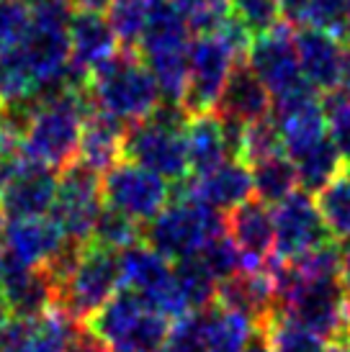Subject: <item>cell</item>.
<instances>
[{
    "label": "cell",
    "instance_id": "obj_1",
    "mask_svg": "<svg viewBox=\"0 0 350 352\" xmlns=\"http://www.w3.org/2000/svg\"><path fill=\"white\" fill-rule=\"evenodd\" d=\"M88 98L93 111L132 126L145 121L160 106L163 96L142 54L136 50H121L88 78Z\"/></svg>",
    "mask_w": 350,
    "mask_h": 352
},
{
    "label": "cell",
    "instance_id": "obj_2",
    "mask_svg": "<svg viewBox=\"0 0 350 352\" xmlns=\"http://www.w3.org/2000/svg\"><path fill=\"white\" fill-rule=\"evenodd\" d=\"M227 232V219L212 206L188 196L181 183H173L170 204L142 226V242L165 260L181 263L196 257L214 236Z\"/></svg>",
    "mask_w": 350,
    "mask_h": 352
},
{
    "label": "cell",
    "instance_id": "obj_3",
    "mask_svg": "<svg viewBox=\"0 0 350 352\" xmlns=\"http://www.w3.org/2000/svg\"><path fill=\"white\" fill-rule=\"evenodd\" d=\"M90 111L93 106L88 98V90L44 100L21 139L23 157L54 170H65L72 165L78 160L83 126Z\"/></svg>",
    "mask_w": 350,
    "mask_h": 352
},
{
    "label": "cell",
    "instance_id": "obj_4",
    "mask_svg": "<svg viewBox=\"0 0 350 352\" xmlns=\"http://www.w3.org/2000/svg\"><path fill=\"white\" fill-rule=\"evenodd\" d=\"M124 288L119 252L88 242L75 270L57 291V306L72 322L85 324Z\"/></svg>",
    "mask_w": 350,
    "mask_h": 352
},
{
    "label": "cell",
    "instance_id": "obj_5",
    "mask_svg": "<svg viewBox=\"0 0 350 352\" xmlns=\"http://www.w3.org/2000/svg\"><path fill=\"white\" fill-rule=\"evenodd\" d=\"M281 311L296 324L314 332L322 342H345L350 337V298L340 283V275L302 278Z\"/></svg>",
    "mask_w": 350,
    "mask_h": 352
},
{
    "label": "cell",
    "instance_id": "obj_6",
    "mask_svg": "<svg viewBox=\"0 0 350 352\" xmlns=\"http://www.w3.org/2000/svg\"><path fill=\"white\" fill-rule=\"evenodd\" d=\"M103 206L106 204H103V175L101 173L83 165L80 160L59 170L57 198H54L49 216L57 221L65 239L88 245Z\"/></svg>",
    "mask_w": 350,
    "mask_h": 352
},
{
    "label": "cell",
    "instance_id": "obj_7",
    "mask_svg": "<svg viewBox=\"0 0 350 352\" xmlns=\"http://www.w3.org/2000/svg\"><path fill=\"white\" fill-rule=\"evenodd\" d=\"M124 160L165 177L167 183H181L191 170L185 149V126L163 124L152 116L136 121L127 126Z\"/></svg>",
    "mask_w": 350,
    "mask_h": 352
},
{
    "label": "cell",
    "instance_id": "obj_8",
    "mask_svg": "<svg viewBox=\"0 0 350 352\" xmlns=\"http://www.w3.org/2000/svg\"><path fill=\"white\" fill-rule=\"evenodd\" d=\"M240 52L229 41L212 34V36H196L188 50V85L181 103L191 116L209 113L216 108L227 80L237 65Z\"/></svg>",
    "mask_w": 350,
    "mask_h": 352
},
{
    "label": "cell",
    "instance_id": "obj_9",
    "mask_svg": "<svg viewBox=\"0 0 350 352\" xmlns=\"http://www.w3.org/2000/svg\"><path fill=\"white\" fill-rule=\"evenodd\" d=\"M173 186L165 177L121 160L103 175V204L145 226L170 204Z\"/></svg>",
    "mask_w": 350,
    "mask_h": 352
},
{
    "label": "cell",
    "instance_id": "obj_10",
    "mask_svg": "<svg viewBox=\"0 0 350 352\" xmlns=\"http://www.w3.org/2000/svg\"><path fill=\"white\" fill-rule=\"evenodd\" d=\"M273 221H276L273 260L278 263L299 260L311 250H320L332 242V232L322 219L317 201L304 190H296L294 196L276 206Z\"/></svg>",
    "mask_w": 350,
    "mask_h": 352
},
{
    "label": "cell",
    "instance_id": "obj_11",
    "mask_svg": "<svg viewBox=\"0 0 350 352\" xmlns=\"http://www.w3.org/2000/svg\"><path fill=\"white\" fill-rule=\"evenodd\" d=\"M247 65L273 98L307 85L296 52V29L291 23H281L271 34L253 39L247 50Z\"/></svg>",
    "mask_w": 350,
    "mask_h": 352
},
{
    "label": "cell",
    "instance_id": "obj_12",
    "mask_svg": "<svg viewBox=\"0 0 350 352\" xmlns=\"http://www.w3.org/2000/svg\"><path fill=\"white\" fill-rule=\"evenodd\" d=\"M0 285L8 298L10 316L39 322L57 306V285L44 267H34L0 250Z\"/></svg>",
    "mask_w": 350,
    "mask_h": 352
},
{
    "label": "cell",
    "instance_id": "obj_13",
    "mask_svg": "<svg viewBox=\"0 0 350 352\" xmlns=\"http://www.w3.org/2000/svg\"><path fill=\"white\" fill-rule=\"evenodd\" d=\"M57 186L59 170L34 162V160H23L19 173L0 193V206L8 216V221L49 216L54 198H57Z\"/></svg>",
    "mask_w": 350,
    "mask_h": 352
},
{
    "label": "cell",
    "instance_id": "obj_14",
    "mask_svg": "<svg viewBox=\"0 0 350 352\" xmlns=\"http://www.w3.org/2000/svg\"><path fill=\"white\" fill-rule=\"evenodd\" d=\"M227 234L232 236L237 250L243 252L247 273L268 267V257L276 247V221L271 206L260 204L258 198L237 206L227 214Z\"/></svg>",
    "mask_w": 350,
    "mask_h": 352
},
{
    "label": "cell",
    "instance_id": "obj_15",
    "mask_svg": "<svg viewBox=\"0 0 350 352\" xmlns=\"http://www.w3.org/2000/svg\"><path fill=\"white\" fill-rule=\"evenodd\" d=\"M188 196L198 198L201 204L212 206L214 211H234L237 206L250 201L255 196L253 173L250 165L243 160H227L219 167H214L206 175H196V180H181Z\"/></svg>",
    "mask_w": 350,
    "mask_h": 352
},
{
    "label": "cell",
    "instance_id": "obj_16",
    "mask_svg": "<svg viewBox=\"0 0 350 352\" xmlns=\"http://www.w3.org/2000/svg\"><path fill=\"white\" fill-rule=\"evenodd\" d=\"M68 36L70 62L78 69H83L88 78L121 52V44H119L108 19L96 10H75L70 19Z\"/></svg>",
    "mask_w": 350,
    "mask_h": 352
},
{
    "label": "cell",
    "instance_id": "obj_17",
    "mask_svg": "<svg viewBox=\"0 0 350 352\" xmlns=\"http://www.w3.org/2000/svg\"><path fill=\"white\" fill-rule=\"evenodd\" d=\"M296 52L302 62L304 80L314 90H322L325 96L338 90L342 72V59L348 47L325 29H299L296 31Z\"/></svg>",
    "mask_w": 350,
    "mask_h": 352
},
{
    "label": "cell",
    "instance_id": "obj_18",
    "mask_svg": "<svg viewBox=\"0 0 350 352\" xmlns=\"http://www.w3.org/2000/svg\"><path fill=\"white\" fill-rule=\"evenodd\" d=\"M271 106L273 96L260 82V78L253 72V67L247 65V59H237L222 96L216 100L214 113L227 118V121L250 126L255 121L271 116Z\"/></svg>",
    "mask_w": 350,
    "mask_h": 352
},
{
    "label": "cell",
    "instance_id": "obj_19",
    "mask_svg": "<svg viewBox=\"0 0 350 352\" xmlns=\"http://www.w3.org/2000/svg\"><path fill=\"white\" fill-rule=\"evenodd\" d=\"M214 303H219L222 309H229L234 314H243L245 319H250L258 329H262L265 322L273 316V311L278 309L268 267L255 270V273L243 270L240 275L219 283L216 285Z\"/></svg>",
    "mask_w": 350,
    "mask_h": 352
},
{
    "label": "cell",
    "instance_id": "obj_20",
    "mask_svg": "<svg viewBox=\"0 0 350 352\" xmlns=\"http://www.w3.org/2000/svg\"><path fill=\"white\" fill-rule=\"evenodd\" d=\"M65 245V234L52 216L37 219H13L6 226L3 250L13 254L16 260L34 267L47 265V260Z\"/></svg>",
    "mask_w": 350,
    "mask_h": 352
},
{
    "label": "cell",
    "instance_id": "obj_21",
    "mask_svg": "<svg viewBox=\"0 0 350 352\" xmlns=\"http://www.w3.org/2000/svg\"><path fill=\"white\" fill-rule=\"evenodd\" d=\"M124 137H127L124 124H119L116 118L101 111H90L83 126L78 160L101 175H106L111 167L124 160Z\"/></svg>",
    "mask_w": 350,
    "mask_h": 352
},
{
    "label": "cell",
    "instance_id": "obj_22",
    "mask_svg": "<svg viewBox=\"0 0 350 352\" xmlns=\"http://www.w3.org/2000/svg\"><path fill=\"white\" fill-rule=\"evenodd\" d=\"M185 149H188V165H191L194 175H206L222 162L232 160L224 121L216 116L214 111L188 118Z\"/></svg>",
    "mask_w": 350,
    "mask_h": 352
},
{
    "label": "cell",
    "instance_id": "obj_23",
    "mask_svg": "<svg viewBox=\"0 0 350 352\" xmlns=\"http://www.w3.org/2000/svg\"><path fill=\"white\" fill-rule=\"evenodd\" d=\"M291 157L294 167H296V177L304 193H320L322 188H327L345 170V160L338 152L335 142L330 139V134L314 139L304 147L286 152Z\"/></svg>",
    "mask_w": 350,
    "mask_h": 352
},
{
    "label": "cell",
    "instance_id": "obj_24",
    "mask_svg": "<svg viewBox=\"0 0 350 352\" xmlns=\"http://www.w3.org/2000/svg\"><path fill=\"white\" fill-rule=\"evenodd\" d=\"M119 265H121V283L124 288H132L142 294L150 301L155 294L163 291V285L170 280L173 265L160 252H155L147 242H136L119 252Z\"/></svg>",
    "mask_w": 350,
    "mask_h": 352
},
{
    "label": "cell",
    "instance_id": "obj_25",
    "mask_svg": "<svg viewBox=\"0 0 350 352\" xmlns=\"http://www.w3.org/2000/svg\"><path fill=\"white\" fill-rule=\"evenodd\" d=\"M258 327L243 314L222 309L219 303L204 309V342L206 352H245Z\"/></svg>",
    "mask_w": 350,
    "mask_h": 352
},
{
    "label": "cell",
    "instance_id": "obj_26",
    "mask_svg": "<svg viewBox=\"0 0 350 352\" xmlns=\"http://www.w3.org/2000/svg\"><path fill=\"white\" fill-rule=\"evenodd\" d=\"M253 173V188L255 198L265 206H278L289 196L299 190V177H296V167H294L291 157L281 152V155L265 157L260 162L250 165Z\"/></svg>",
    "mask_w": 350,
    "mask_h": 352
},
{
    "label": "cell",
    "instance_id": "obj_27",
    "mask_svg": "<svg viewBox=\"0 0 350 352\" xmlns=\"http://www.w3.org/2000/svg\"><path fill=\"white\" fill-rule=\"evenodd\" d=\"M350 0H283V13L294 29H325L340 34Z\"/></svg>",
    "mask_w": 350,
    "mask_h": 352
},
{
    "label": "cell",
    "instance_id": "obj_28",
    "mask_svg": "<svg viewBox=\"0 0 350 352\" xmlns=\"http://www.w3.org/2000/svg\"><path fill=\"white\" fill-rule=\"evenodd\" d=\"M170 334V319L157 309H145L132 327L111 344V352H160Z\"/></svg>",
    "mask_w": 350,
    "mask_h": 352
},
{
    "label": "cell",
    "instance_id": "obj_29",
    "mask_svg": "<svg viewBox=\"0 0 350 352\" xmlns=\"http://www.w3.org/2000/svg\"><path fill=\"white\" fill-rule=\"evenodd\" d=\"M155 0H114L106 10V19L116 34L121 50H136L150 23V10Z\"/></svg>",
    "mask_w": 350,
    "mask_h": 352
},
{
    "label": "cell",
    "instance_id": "obj_30",
    "mask_svg": "<svg viewBox=\"0 0 350 352\" xmlns=\"http://www.w3.org/2000/svg\"><path fill=\"white\" fill-rule=\"evenodd\" d=\"M317 208L332 236L350 239V167L317 193Z\"/></svg>",
    "mask_w": 350,
    "mask_h": 352
},
{
    "label": "cell",
    "instance_id": "obj_31",
    "mask_svg": "<svg viewBox=\"0 0 350 352\" xmlns=\"http://www.w3.org/2000/svg\"><path fill=\"white\" fill-rule=\"evenodd\" d=\"M268 340L271 352H320L322 340L307 327L296 324L291 316H286L281 309H276L273 316L260 329Z\"/></svg>",
    "mask_w": 350,
    "mask_h": 352
},
{
    "label": "cell",
    "instance_id": "obj_32",
    "mask_svg": "<svg viewBox=\"0 0 350 352\" xmlns=\"http://www.w3.org/2000/svg\"><path fill=\"white\" fill-rule=\"evenodd\" d=\"M229 16L243 26L253 39L271 34L286 23L283 0H229Z\"/></svg>",
    "mask_w": 350,
    "mask_h": 352
},
{
    "label": "cell",
    "instance_id": "obj_33",
    "mask_svg": "<svg viewBox=\"0 0 350 352\" xmlns=\"http://www.w3.org/2000/svg\"><path fill=\"white\" fill-rule=\"evenodd\" d=\"M90 242L106 247V250H114V252H121V250L142 242V224H136L134 219L124 216L116 208L103 206L96 219V226H93Z\"/></svg>",
    "mask_w": 350,
    "mask_h": 352
},
{
    "label": "cell",
    "instance_id": "obj_34",
    "mask_svg": "<svg viewBox=\"0 0 350 352\" xmlns=\"http://www.w3.org/2000/svg\"><path fill=\"white\" fill-rule=\"evenodd\" d=\"M198 257H201V263L206 265V270L212 273L216 283H224V280H229V278H234V275H240L245 270L243 252L237 250V245H234L232 236L227 234V232L214 236L198 252Z\"/></svg>",
    "mask_w": 350,
    "mask_h": 352
},
{
    "label": "cell",
    "instance_id": "obj_35",
    "mask_svg": "<svg viewBox=\"0 0 350 352\" xmlns=\"http://www.w3.org/2000/svg\"><path fill=\"white\" fill-rule=\"evenodd\" d=\"M281 152H286L283 137L271 116H265V118H260V121L250 124V126H245L243 155H240L243 162L253 165V162H260L265 157L281 155Z\"/></svg>",
    "mask_w": 350,
    "mask_h": 352
},
{
    "label": "cell",
    "instance_id": "obj_36",
    "mask_svg": "<svg viewBox=\"0 0 350 352\" xmlns=\"http://www.w3.org/2000/svg\"><path fill=\"white\" fill-rule=\"evenodd\" d=\"M325 116H327V134L350 167V93L332 90L322 98Z\"/></svg>",
    "mask_w": 350,
    "mask_h": 352
},
{
    "label": "cell",
    "instance_id": "obj_37",
    "mask_svg": "<svg viewBox=\"0 0 350 352\" xmlns=\"http://www.w3.org/2000/svg\"><path fill=\"white\" fill-rule=\"evenodd\" d=\"M75 324L80 322H72L68 314L52 309L44 319L34 324V337L26 352H68V337Z\"/></svg>",
    "mask_w": 350,
    "mask_h": 352
},
{
    "label": "cell",
    "instance_id": "obj_38",
    "mask_svg": "<svg viewBox=\"0 0 350 352\" xmlns=\"http://www.w3.org/2000/svg\"><path fill=\"white\" fill-rule=\"evenodd\" d=\"M34 13L23 0H0V52L16 50L26 39Z\"/></svg>",
    "mask_w": 350,
    "mask_h": 352
},
{
    "label": "cell",
    "instance_id": "obj_39",
    "mask_svg": "<svg viewBox=\"0 0 350 352\" xmlns=\"http://www.w3.org/2000/svg\"><path fill=\"white\" fill-rule=\"evenodd\" d=\"M160 352H206L204 342V311L188 314L170 327Z\"/></svg>",
    "mask_w": 350,
    "mask_h": 352
},
{
    "label": "cell",
    "instance_id": "obj_40",
    "mask_svg": "<svg viewBox=\"0 0 350 352\" xmlns=\"http://www.w3.org/2000/svg\"><path fill=\"white\" fill-rule=\"evenodd\" d=\"M34 324L26 319L10 316L8 322L0 324V352H26L34 337Z\"/></svg>",
    "mask_w": 350,
    "mask_h": 352
},
{
    "label": "cell",
    "instance_id": "obj_41",
    "mask_svg": "<svg viewBox=\"0 0 350 352\" xmlns=\"http://www.w3.org/2000/svg\"><path fill=\"white\" fill-rule=\"evenodd\" d=\"M68 352H111L103 337H98L88 324H75L68 337Z\"/></svg>",
    "mask_w": 350,
    "mask_h": 352
},
{
    "label": "cell",
    "instance_id": "obj_42",
    "mask_svg": "<svg viewBox=\"0 0 350 352\" xmlns=\"http://www.w3.org/2000/svg\"><path fill=\"white\" fill-rule=\"evenodd\" d=\"M340 283L350 298V239H342L340 245Z\"/></svg>",
    "mask_w": 350,
    "mask_h": 352
},
{
    "label": "cell",
    "instance_id": "obj_43",
    "mask_svg": "<svg viewBox=\"0 0 350 352\" xmlns=\"http://www.w3.org/2000/svg\"><path fill=\"white\" fill-rule=\"evenodd\" d=\"M114 0H70V6L75 10H96V13H103L108 10Z\"/></svg>",
    "mask_w": 350,
    "mask_h": 352
},
{
    "label": "cell",
    "instance_id": "obj_44",
    "mask_svg": "<svg viewBox=\"0 0 350 352\" xmlns=\"http://www.w3.org/2000/svg\"><path fill=\"white\" fill-rule=\"evenodd\" d=\"M245 352H271V347H268V340H265V334L258 329L255 332V337L250 340V344L245 347Z\"/></svg>",
    "mask_w": 350,
    "mask_h": 352
},
{
    "label": "cell",
    "instance_id": "obj_45",
    "mask_svg": "<svg viewBox=\"0 0 350 352\" xmlns=\"http://www.w3.org/2000/svg\"><path fill=\"white\" fill-rule=\"evenodd\" d=\"M338 90L350 93V50L345 52V59H342V72H340V85H338Z\"/></svg>",
    "mask_w": 350,
    "mask_h": 352
},
{
    "label": "cell",
    "instance_id": "obj_46",
    "mask_svg": "<svg viewBox=\"0 0 350 352\" xmlns=\"http://www.w3.org/2000/svg\"><path fill=\"white\" fill-rule=\"evenodd\" d=\"M26 6L31 8V13L34 10H44V8H52V6H62V3H70V0H23Z\"/></svg>",
    "mask_w": 350,
    "mask_h": 352
},
{
    "label": "cell",
    "instance_id": "obj_47",
    "mask_svg": "<svg viewBox=\"0 0 350 352\" xmlns=\"http://www.w3.org/2000/svg\"><path fill=\"white\" fill-rule=\"evenodd\" d=\"M181 6H229V0H178Z\"/></svg>",
    "mask_w": 350,
    "mask_h": 352
},
{
    "label": "cell",
    "instance_id": "obj_48",
    "mask_svg": "<svg viewBox=\"0 0 350 352\" xmlns=\"http://www.w3.org/2000/svg\"><path fill=\"white\" fill-rule=\"evenodd\" d=\"M10 319V309H8V298L3 294V285H0V324Z\"/></svg>",
    "mask_w": 350,
    "mask_h": 352
},
{
    "label": "cell",
    "instance_id": "obj_49",
    "mask_svg": "<svg viewBox=\"0 0 350 352\" xmlns=\"http://www.w3.org/2000/svg\"><path fill=\"white\" fill-rule=\"evenodd\" d=\"M320 352H350V344H345V342H330L327 347H322Z\"/></svg>",
    "mask_w": 350,
    "mask_h": 352
},
{
    "label": "cell",
    "instance_id": "obj_50",
    "mask_svg": "<svg viewBox=\"0 0 350 352\" xmlns=\"http://www.w3.org/2000/svg\"><path fill=\"white\" fill-rule=\"evenodd\" d=\"M6 226H8V216H6L3 206H0V250H3V236H6Z\"/></svg>",
    "mask_w": 350,
    "mask_h": 352
},
{
    "label": "cell",
    "instance_id": "obj_51",
    "mask_svg": "<svg viewBox=\"0 0 350 352\" xmlns=\"http://www.w3.org/2000/svg\"><path fill=\"white\" fill-rule=\"evenodd\" d=\"M342 39H345V44H348V50H350V10H348V19H345V23H342Z\"/></svg>",
    "mask_w": 350,
    "mask_h": 352
},
{
    "label": "cell",
    "instance_id": "obj_52",
    "mask_svg": "<svg viewBox=\"0 0 350 352\" xmlns=\"http://www.w3.org/2000/svg\"><path fill=\"white\" fill-rule=\"evenodd\" d=\"M348 344H350V337H348Z\"/></svg>",
    "mask_w": 350,
    "mask_h": 352
}]
</instances>
